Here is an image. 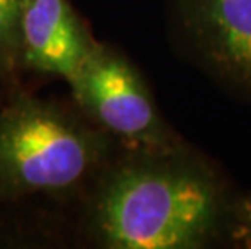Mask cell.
<instances>
[{"label":"cell","mask_w":251,"mask_h":249,"mask_svg":"<svg viewBox=\"0 0 251 249\" xmlns=\"http://www.w3.org/2000/svg\"><path fill=\"white\" fill-rule=\"evenodd\" d=\"M214 170L181 149L110 160L88 188L84 228L105 249H200L226 222Z\"/></svg>","instance_id":"6da1fadb"},{"label":"cell","mask_w":251,"mask_h":249,"mask_svg":"<svg viewBox=\"0 0 251 249\" xmlns=\"http://www.w3.org/2000/svg\"><path fill=\"white\" fill-rule=\"evenodd\" d=\"M115 147L76 107L13 89L0 104V207L88 191Z\"/></svg>","instance_id":"7a4b0ae2"},{"label":"cell","mask_w":251,"mask_h":249,"mask_svg":"<svg viewBox=\"0 0 251 249\" xmlns=\"http://www.w3.org/2000/svg\"><path fill=\"white\" fill-rule=\"evenodd\" d=\"M75 107L128 154H164L185 147L165 123L138 68L98 42L67 81Z\"/></svg>","instance_id":"3957f363"},{"label":"cell","mask_w":251,"mask_h":249,"mask_svg":"<svg viewBox=\"0 0 251 249\" xmlns=\"http://www.w3.org/2000/svg\"><path fill=\"white\" fill-rule=\"evenodd\" d=\"M96 44L68 0H26L21 20L23 73L68 81Z\"/></svg>","instance_id":"277c9868"},{"label":"cell","mask_w":251,"mask_h":249,"mask_svg":"<svg viewBox=\"0 0 251 249\" xmlns=\"http://www.w3.org/2000/svg\"><path fill=\"white\" fill-rule=\"evenodd\" d=\"M181 23L200 54L251 89V0H178Z\"/></svg>","instance_id":"5b68a950"},{"label":"cell","mask_w":251,"mask_h":249,"mask_svg":"<svg viewBox=\"0 0 251 249\" xmlns=\"http://www.w3.org/2000/svg\"><path fill=\"white\" fill-rule=\"evenodd\" d=\"M26 0H0V84L18 88L21 68V20Z\"/></svg>","instance_id":"8992f818"},{"label":"cell","mask_w":251,"mask_h":249,"mask_svg":"<svg viewBox=\"0 0 251 249\" xmlns=\"http://www.w3.org/2000/svg\"><path fill=\"white\" fill-rule=\"evenodd\" d=\"M227 226L235 246L251 249V194L228 205Z\"/></svg>","instance_id":"52a82bcc"},{"label":"cell","mask_w":251,"mask_h":249,"mask_svg":"<svg viewBox=\"0 0 251 249\" xmlns=\"http://www.w3.org/2000/svg\"><path fill=\"white\" fill-rule=\"evenodd\" d=\"M0 100H2V94H0Z\"/></svg>","instance_id":"ba28073f"}]
</instances>
